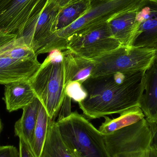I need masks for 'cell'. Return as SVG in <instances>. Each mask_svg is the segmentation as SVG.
Listing matches in <instances>:
<instances>
[{
  "label": "cell",
  "instance_id": "1",
  "mask_svg": "<svg viewBox=\"0 0 157 157\" xmlns=\"http://www.w3.org/2000/svg\"><path fill=\"white\" fill-rule=\"evenodd\" d=\"M145 72H118L89 78L82 84L87 96L78 102L79 109L88 119H96L139 107Z\"/></svg>",
  "mask_w": 157,
  "mask_h": 157
},
{
  "label": "cell",
  "instance_id": "2",
  "mask_svg": "<svg viewBox=\"0 0 157 157\" xmlns=\"http://www.w3.org/2000/svg\"><path fill=\"white\" fill-rule=\"evenodd\" d=\"M142 0H91L88 12L69 26L55 32L39 51V54L65 50L69 39L107 23L116 16L135 9Z\"/></svg>",
  "mask_w": 157,
  "mask_h": 157
},
{
  "label": "cell",
  "instance_id": "3",
  "mask_svg": "<svg viewBox=\"0 0 157 157\" xmlns=\"http://www.w3.org/2000/svg\"><path fill=\"white\" fill-rule=\"evenodd\" d=\"M63 59V51H52L29 79L36 97L52 121L59 115L66 95Z\"/></svg>",
  "mask_w": 157,
  "mask_h": 157
},
{
  "label": "cell",
  "instance_id": "4",
  "mask_svg": "<svg viewBox=\"0 0 157 157\" xmlns=\"http://www.w3.org/2000/svg\"><path fill=\"white\" fill-rule=\"evenodd\" d=\"M56 122L63 140L74 157H112L103 136L77 112Z\"/></svg>",
  "mask_w": 157,
  "mask_h": 157
},
{
  "label": "cell",
  "instance_id": "5",
  "mask_svg": "<svg viewBox=\"0 0 157 157\" xmlns=\"http://www.w3.org/2000/svg\"><path fill=\"white\" fill-rule=\"evenodd\" d=\"M156 56V50L120 46L93 59L95 67L91 77L118 72L146 71Z\"/></svg>",
  "mask_w": 157,
  "mask_h": 157
},
{
  "label": "cell",
  "instance_id": "6",
  "mask_svg": "<svg viewBox=\"0 0 157 157\" xmlns=\"http://www.w3.org/2000/svg\"><path fill=\"white\" fill-rule=\"evenodd\" d=\"M60 9L53 0L43 1L17 38H22L25 45L36 55L37 52L56 32L55 23Z\"/></svg>",
  "mask_w": 157,
  "mask_h": 157
},
{
  "label": "cell",
  "instance_id": "7",
  "mask_svg": "<svg viewBox=\"0 0 157 157\" xmlns=\"http://www.w3.org/2000/svg\"><path fill=\"white\" fill-rule=\"evenodd\" d=\"M120 46L121 44L113 37L106 23L69 39L66 50L92 60Z\"/></svg>",
  "mask_w": 157,
  "mask_h": 157
},
{
  "label": "cell",
  "instance_id": "8",
  "mask_svg": "<svg viewBox=\"0 0 157 157\" xmlns=\"http://www.w3.org/2000/svg\"><path fill=\"white\" fill-rule=\"evenodd\" d=\"M131 47L157 49V0H142L137 6Z\"/></svg>",
  "mask_w": 157,
  "mask_h": 157
},
{
  "label": "cell",
  "instance_id": "9",
  "mask_svg": "<svg viewBox=\"0 0 157 157\" xmlns=\"http://www.w3.org/2000/svg\"><path fill=\"white\" fill-rule=\"evenodd\" d=\"M42 0H0V31L18 36Z\"/></svg>",
  "mask_w": 157,
  "mask_h": 157
},
{
  "label": "cell",
  "instance_id": "10",
  "mask_svg": "<svg viewBox=\"0 0 157 157\" xmlns=\"http://www.w3.org/2000/svg\"><path fill=\"white\" fill-rule=\"evenodd\" d=\"M10 42V41H9ZM0 47V84L29 79L41 63L36 60H18L9 56V42Z\"/></svg>",
  "mask_w": 157,
  "mask_h": 157
},
{
  "label": "cell",
  "instance_id": "11",
  "mask_svg": "<svg viewBox=\"0 0 157 157\" xmlns=\"http://www.w3.org/2000/svg\"><path fill=\"white\" fill-rule=\"evenodd\" d=\"M64 85L78 81L81 84L90 78L95 67L93 60L80 57L69 50L63 51Z\"/></svg>",
  "mask_w": 157,
  "mask_h": 157
},
{
  "label": "cell",
  "instance_id": "12",
  "mask_svg": "<svg viewBox=\"0 0 157 157\" xmlns=\"http://www.w3.org/2000/svg\"><path fill=\"white\" fill-rule=\"evenodd\" d=\"M139 107L147 121L157 120V56L144 75V91Z\"/></svg>",
  "mask_w": 157,
  "mask_h": 157
},
{
  "label": "cell",
  "instance_id": "13",
  "mask_svg": "<svg viewBox=\"0 0 157 157\" xmlns=\"http://www.w3.org/2000/svg\"><path fill=\"white\" fill-rule=\"evenodd\" d=\"M4 101L9 112L23 109L31 103L36 96L29 79L13 81L5 85Z\"/></svg>",
  "mask_w": 157,
  "mask_h": 157
},
{
  "label": "cell",
  "instance_id": "14",
  "mask_svg": "<svg viewBox=\"0 0 157 157\" xmlns=\"http://www.w3.org/2000/svg\"><path fill=\"white\" fill-rule=\"evenodd\" d=\"M137 7L116 16L107 22L113 36L121 46L131 47L132 45L134 37Z\"/></svg>",
  "mask_w": 157,
  "mask_h": 157
},
{
  "label": "cell",
  "instance_id": "15",
  "mask_svg": "<svg viewBox=\"0 0 157 157\" xmlns=\"http://www.w3.org/2000/svg\"><path fill=\"white\" fill-rule=\"evenodd\" d=\"M40 103L39 100L36 97L31 103L22 109V116L15 124L16 136L23 139L29 147L33 141Z\"/></svg>",
  "mask_w": 157,
  "mask_h": 157
},
{
  "label": "cell",
  "instance_id": "16",
  "mask_svg": "<svg viewBox=\"0 0 157 157\" xmlns=\"http://www.w3.org/2000/svg\"><path fill=\"white\" fill-rule=\"evenodd\" d=\"M40 157H74L63 140L56 121L50 123Z\"/></svg>",
  "mask_w": 157,
  "mask_h": 157
},
{
  "label": "cell",
  "instance_id": "17",
  "mask_svg": "<svg viewBox=\"0 0 157 157\" xmlns=\"http://www.w3.org/2000/svg\"><path fill=\"white\" fill-rule=\"evenodd\" d=\"M144 117V114L140 107H134L120 114V117L115 119H111L105 116V121L100 126L98 130L102 135H108L134 124Z\"/></svg>",
  "mask_w": 157,
  "mask_h": 157
},
{
  "label": "cell",
  "instance_id": "18",
  "mask_svg": "<svg viewBox=\"0 0 157 157\" xmlns=\"http://www.w3.org/2000/svg\"><path fill=\"white\" fill-rule=\"evenodd\" d=\"M90 6L91 0H74L61 8L56 19L55 31L69 26L88 12Z\"/></svg>",
  "mask_w": 157,
  "mask_h": 157
},
{
  "label": "cell",
  "instance_id": "19",
  "mask_svg": "<svg viewBox=\"0 0 157 157\" xmlns=\"http://www.w3.org/2000/svg\"><path fill=\"white\" fill-rule=\"evenodd\" d=\"M51 121L46 109L40 102L33 141L30 146V149L35 157H40L41 156L50 123Z\"/></svg>",
  "mask_w": 157,
  "mask_h": 157
},
{
  "label": "cell",
  "instance_id": "20",
  "mask_svg": "<svg viewBox=\"0 0 157 157\" xmlns=\"http://www.w3.org/2000/svg\"><path fill=\"white\" fill-rule=\"evenodd\" d=\"M65 92L66 95L78 103L83 101L87 96L82 84L78 81L69 82L65 86Z\"/></svg>",
  "mask_w": 157,
  "mask_h": 157
},
{
  "label": "cell",
  "instance_id": "21",
  "mask_svg": "<svg viewBox=\"0 0 157 157\" xmlns=\"http://www.w3.org/2000/svg\"><path fill=\"white\" fill-rule=\"evenodd\" d=\"M71 99L68 97L67 95H65L63 103L61 107L60 110L58 115L59 118L58 120H61L63 118H65L71 113Z\"/></svg>",
  "mask_w": 157,
  "mask_h": 157
},
{
  "label": "cell",
  "instance_id": "22",
  "mask_svg": "<svg viewBox=\"0 0 157 157\" xmlns=\"http://www.w3.org/2000/svg\"><path fill=\"white\" fill-rule=\"evenodd\" d=\"M0 157H20L19 150L13 146H0Z\"/></svg>",
  "mask_w": 157,
  "mask_h": 157
},
{
  "label": "cell",
  "instance_id": "23",
  "mask_svg": "<svg viewBox=\"0 0 157 157\" xmlns=\"http://www.w3.org/2000/svg\"><path fill=\"white\" fill-rule=\"evenodd\" d=\"M19 152L20 157H35L29 145L22 139H19Z\"/></svg>",
  "mask_w": 157,
  "mask_h": 157
},
{
  "label": "cell",
  "instance_id": "24",
  "mask_svg": "<svg viewBox=\"0 0 157 157\" xmlns=\"http://www.w3.org/2000/svg\"><path fill=\"white\" fill-rule=\"evenodd\" d=\"M17 38V36L0 31V47Z\"/></svg>",
  "mask_w": 157,
  "mask_h": 157
},
{
  "label": "cell",
  "instance_id": "25",
  "mask_svg": "<svg viewBox=\"0 0 157 157\" xmlns=\"http://www.w3.org/2000/svg\"><path fill=\"white\" fill-rule=\"evenodd\" d=\"M53 1L61 9L68 5L74 0H53Z\"/></svg>",
  "mask_w": 157,
  "mask_h": 157
},
{
  "label": "cell",
  "instance_id": "26",
  "mask_svg": "<svg viewBox=\"0 0 157 157\" xmlns=\"http://www.w3.org/2000/svg\"><path fill=\"white\" fill-rule=\"evenodd\" d=\"M2 130V121H1V118H0V135H1Z\"/></svg>",
  "mask_w": 157,
  "mask_h": 157
},
{
  "label": "cell",
  "instance_id": "27",
  "mask_svg": "<svg viewBox=\"0 0 157 157\" xmlns=\"http://www.w3.org/2000/svg\"><path fill=\"white\" fill-rule=\"evenodd\" d=\"M156 55L157 56V50H156Z\"/></svg>",
  "mask_w": 157,
  "mask_h": 157
}]
</instances>
